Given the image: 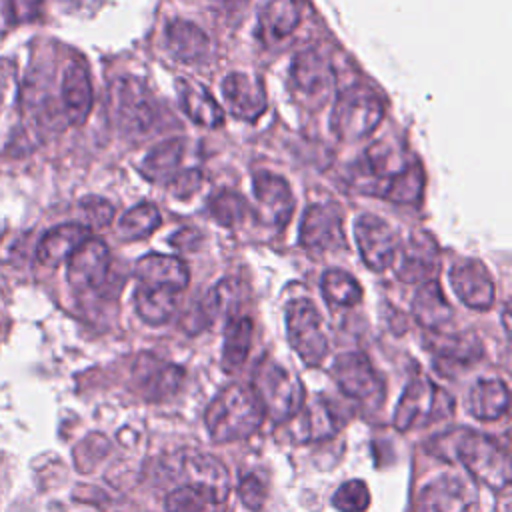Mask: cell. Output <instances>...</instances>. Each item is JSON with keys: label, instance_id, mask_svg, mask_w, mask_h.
<instances>
[{"label": "cell", "instance_id": "cell-10", "mask_svg": "<svg viewBox=\"0 0 512 512\" xmlns=\"http://www.w3.org/2000/svg\"><path fill=\"white\" fill-rule=\"evenodd\" d=\"M354 240L362 262L374 270L384 272L392 266L400 240L390 224L376 214H362L354 222Z\"/></svg>", "mask_w": 512, "mask_h": 512}, {"label": "cell", "instance_id": "cell-42", "mask_svg": "<svg viewBox=\"0 0 512 512\" xmlns=\"http://www.w3.org/2000/svg\"><path fill=\"white\" fill-rule=\"evenodd\" d=\"M8 18L14 24H26L38 18L42 0H8Z\"/></svg>", "mask_w": 512, "mask_h": 512}, {"label": "cell", "instance_id": "cell-6", "mask_svg": "<svg viewBox=\"0 0 512 512\" xmlns=\"http://www.w3.org/2000/svg\"><path fill=\"white\" fill-rule=\"evenodd\" d=\"M284 318L292 350L306 366H318L328 354V340L318 308L306 298H296L286 306Z\"/></svg>", "mask_w": 512, "mask_h": 512}, {"label": "cell", "instance_id": "cell-25", "mask_svg": "<svg viewBox=\"0 0 512 512\" xmlns=\"http://www.w3.org/2000/svg\"><path fill=\"white\" fill-rule=\"evenodd\" d=\"M164 36L170 54L184 64H196L208 54V36L194 22L176 18L166 26Z\"/></svg>", "mask_w": 512, "mask_h": 512}, {"label": "cell", "instance_id": "cell-41", "mask_svg": "<svg viewBox=\"0 0 512 512\" xmlns=\"http://www.w3.org/2000/svg\"><path fill=\"white\" fill-rule=\"evenodd\" d=\"M238 496L248 510L258 512L266 502V484L256 474H246L238 482Z\"/></svg>", "mask_w": 512, "mask_h": 512}, {"label": "cell", "instance_id": "cell-11", "mask_svg": "<svg viewBox=\"0 0 512 512\" xmlns=\"http://www.w3.org/2000/svg\"><path fill=\"white\" fill-rule=\"evenodd\" d=\"M300 244L312 254H328L346 246L342 216L332 204H312L300 222Z\"/></svg>", "mask_w": 512, "mask_h": 512}, {"label": "cell", "instance_id": "cell-13", "mask_svg": "<svg viewBox=\"0 0 512 512\" xmlns=\"http://www.w3.org/2000/svg\"><path fill=\"white\" fill-rule=\"evenodd\" d=\"M290 84L304 100L316 102V106H322V102L334 90L336 74L330 60L322 56L318 50L310 48L300 52L292 60Z\"/></svg>", "mask_w": 512, "mask_h": 512}, {"label": "cell", "instance_id": "cell-26", "mask_svg": "<svg viewBox=\"0 0 512 512\" xmlns=\"http://www.w3.org/2000/svg\"><path fill=\"white\" fill-rule=\"evenodd\" d=\"M240 296H242V284L236 278H222L220 282H216L206 296L202 298L200 306H198V316L202 320V326H210L218 320H224V324L228 320H232L234 316H238V308H240Z\"/></svg>", "mask_w": 512, "mask_h": 512}, {"label": "cell", "instance_id": "cell-5", "mask_svg": "<svg viewBox=\"0 0 512 512\" xmlns=\"http://www.w3.org/2000/svg\"><path fill=\"white\" fill-rule=\"evenodd\" d=\"M454 412L452 396L428 380L426 376H414L396 406L394 428L408 432L410 428H422L432 422L444 420Z\"/></svg>", "mask_w": 512, "mask_h": 512}, {"label": "cell", "instance_id": "cell-45", "mask_svg": "<svg viewBox=\"0 0 512 512\" xmlns=\"http://www.w3.org/2000/svg\"><path fill=\"white\" fill-rule=\"evenodd\" d=\"M172 246H176L178 250H196L202 244V234L196 228H182L178 232H174L168 240Z\"/></svg>", "mask_w": 512, "mask_h": 512}, {"label": "cell", "instance_id": "cell-34", "mask_svg": "<svg viewBox=\"0 0 512 512\" xmlns=\"http://www.w3.org/2000/svg\"><path fill=\"white\" fill-rule=\"evenodd\" d=\"M320 288L326 302H330L332 306L350 308L362 300V286L358 284V280L340 268L326 270L322 274Z\"/></svg>", "mask_w": 512, "mask_h": 512}, {"label": "cell", "instance_id": "cell-19", "mask_svg": "<svg viewBox=\"0 0 512 512\" xmlns=\"http://www.w3.org/2000/svg\"><path fill=\"white\" fill-rule=\"evenodd\" d=\"M60 96H62V108H64L66 120L74 126L84 124L92 110L94 94H92V82H90L88 70L80 62H70L66 66L62 74Z\"/></svg>", "mask_w": 512, "mask_h": 512}, {"label": "cell", "instance_id": "cell-28", "mask_svg": "<svg viewBox=\"0 0 512 512\" xmlns=\"http://www.w3.org/2000/svg\"><path fill=\"white\" fill-rule=\"evenodd\" d=\"M176 304H178V292L172 288L138 284L134 290L136 312L150 326L166 324L174 316Z\"/></svg>", "mask_w": 512, "mask_h": 512}, {"label": "cell", "instance_id": "cell-39", "mask_svg": "<svg viewBox=\"0 0 512 512\" xmlns=\"http://www.w3.org/2000/svg\"><path fill=\"white\" fill-rule=\"evenodd\" d=\"M206 506L208 502L204 496L186 484L172 490L164 502L166 512H204Z\"/></svg>", "mask_w": 512, "mask_h": 512}, {"label": "cell", "instance_id": "cell-9", "mask_svg": "<svg viewBox=\"0 0 512 512\" xmlns=\"http://www.w3.org/2000/svg\"><path fill=\"white\" fill-rule=\"evenodd\" d=\"M252 192L256 198L258 222L276 232L284 230L294 210V198L288 182L278 174L260 170L252 178Z\"/></svg>", "mask_w": 512, "mask_h": 512}, {"label": "cell", "instance_id": "cell-23", "mask_svg": "<svg viewBox=\"0 0 512 512\" xmlns=\"http://www.w3.org/2000/svg\"><path fill=\"white\" fill-rule=\"evenodd\" d=\"M86 238H90L88 226L78 222L58 224L42 236L36 248V258L44 266H58L68 260Z\"/></svg>", "mask_w": 512, "mask_h": 512}, {"label": "cell", "instance_id": "cell-4", "mask_svg": "<svg viewBox=\"0 0 512 512\" xmlns=\"http://www.w3.org/2000/svg\"><path fill=\"white\" fill-rule=\"evenodd\" d=\"M384 118V102L370 86L354 84L338 92L330 116V128L344 142L370 136Z\"/></svg>", "mask_w": 512, "mask_h": 512}, {"label": "cell", "instance_id": "cell-7", "mask_svg": "<svg viewBox=\"0 0 512 512\" xmlns=\"http://www.w3.org/2000/svg\"><path fill=\"white\" fill-rule=\"evenodd\" d=\"M114 118L128 138L146 136L156 122V102L140 78L126 76L114 86Z\"/></svg>", "mask_w": 512, "mask_h": 512}, {"label": "cell", "instance_id": "cell-14", "mask_svg": "<svg viewBox=\"0 0 512 512\" xmlns=\"http://www.w3.org/2000/svg\"><path fill=\"white\" fill-rule=\"evenodd\" d=\"M396 276L406 284H422L434 278L438 270V246L426 232H412L398 244L392 260Z\"/></svg>", "mask_w": 512, "mask_h": 512}, {"label": "cell", "instance_id": "cell-2", "mask_svg": "<svg viewBox=\"0 0 512 512\" xmlns=\"http://www.w3.org/2000/svg\"><path fill=\"white\" fill-rule=\"evenodd\" d=\"M264 412L248 386L230 384L206 408L204 426L216 444L236 442L254 434L262 424Z\"/></svg>", "mask_w": 512, "mask_h": 512}, {"label": "cell", "instance_id": "cell-24", "mask_svg": "<svg viewBox=\"0 0 512 512\" xmlns=\"http://www.w3.org/2000/svg\"><path fill=\"white\" fill-rule=\"evenodd\" d=\"M412 314L416 322L434 332H444L448 322L452 320V306L446 300L440 284L432 278L428 282H422L412 298Z\"/></svg>", "mask_w": 512, "mask_h": 512}, {"label": "cell", "instance_id": "cell-33", "mask_svg": "<svg viewBox=\"0 0 512 512\" xmlns=\"http://www.w3.org/2000/svg\"><path fill=\"white\" fill-rule=\"evenodd\" d=\"M424 192V170L418 162H408L386 182L382 196L396 204H416Z\"/></svg>", "mask_w": 512, "mask_h": 512}, {"label": "cell", "instance_id": "cell-16", "mask_svg": "<svg viewBox=\"0 0 512 512\" xmlns=\"http://www.w3.org/2000/svg\"><path fill=\"white\" fill-rule=\"evenodd\" d=\"M332 378L338 388L356 400H374L382 396V384L362 352H344L332 364Z\"/></svg>", "mask_w": 512, "mask_h": 512}, {"label": "cell", "instance_id": "cell-15", "mask_svg": "<svg viewBox=\"0 0 512 512\" xmlns=\"http://www.w3.org/2000/svg\"><path fill=\"white\" fill-rule=\"evenodd\" d=\"M450 286L458 300L472 310H488L494 304V280L484 262L466 258L452 264Z\"/></svg>", "mask_w": 512, "mask_h": 512}, {"label": "cell", "instance_id": "cell-3", "mask_svg": "<svg viewBox=\"0 0 512 512\" xmlns=\"http://www.w3.org/2000/svg\"><path fill=\"white\" fill-rule=\"evenodd\" d=\"M252 394L264 416L274 422H286L304 408V388L300 378L282 364L264 358L252 374Z\"/></svg>", "mask_w": 512, "mask_h": 512}, {"label": "cell", "instance_id": "cell-17", "mask_svg": "<svg viewBox=\"0 0 512 512\" xmlns=\"http://www.w3.org/2000/svg\"><path fill=\"white\" fill-rule=\"evenodd\" d=\"M222 98L232 116L238 120L254 122L268 106L264 84L248 72H230L222 80Z\"/></svg>", "mask_w": 512, "mask_h": 512}, {"label": "cell", "instance_id": "cell-21", "mask_svg": "<svg viewBox=\"0 0 512 512\" xmlns=\"http://www.w3.org/2000/svg\"><path fill=\"white\" fill-rule=\"evenodd\" d=\"M176 92L180 100V108L184 114L198 126L218 128L224 124V110L214 100V96L198 82L180 78L176 82Z\"/></svg>", "mask_w": 512, "mask_h": 512}, {"label": "cell", "instance_id": "cell-22", "mask_svg": "<svg viewBox=\"0 0 512 512\" xmlns=\"http://www.w3.org/2000/svg\"><path fill=\"white\" fill-rule=\"evenodd\" d=\"M470 494L454 476H442L426 484L418 496V512H468Z\"/></svg>", "mask_w": 512, "mask_h": 512}, {"label": "cell", "instance_id": "cell-40", "mask_svg": "<svg viewBox=\"0 0 512 512\" xmlns=\"http://www.w3.org/2000/svg\"><path fill=\"white\" fill-rule=\"evenodd\" d=\"M80 208L92 228H106L112 224L114 206L100 196H86L80 200Z\"/></svg>", "mask_w": 512, "mask_h": 512}, {"label": "cell", "instance_id": "cell-32", "mask_svg": "<svg viewBox=\"0 0 512 512\" xmlns=\"http://www.w3.org/2000/svg\"><path fill=\"white\" fill-rule=\"evenodd\" d=\"M254 324L248 316H234L224 324V344H222V368L234 372L240 368L252 346Z\"/></svg>", "mask_w": 512, "mask_h": 512}, {"label": "cell", "instance_id": "cell-37", "mask_svg": "<svg viewBox=\"0 0 512 512\" xmlns=\"http://www.w3.org/2000/svg\"><path fill=\"white\" fill-rule=\"evenodd\" d=\"M208 210L212 214V218L226 228H234L238 226L246 214H248V204L246 200L232 190H222L218 194H214L208 202Z\"/></svg>", "mask_w": 512, "mask_h": 512}, {"label": "cell", "instance_id": "cell-27", "mask_svg": "<svg viewBox=\"0 0 512 512\" xmlns=\"http://www.w3.org/2000/svg\"><path fill=\"white\" fill-rule=\"evenodd\" d=\"M302 0H268L258 14V32L264 40L288 38L302 20Z\"/></svg>", "mask_w": 512, "mask_h": 512}, {"label": "cell", "instance_id": "cell-8", "mask_svg": "<svg viewBox=\"0 0 512 512\" xmlns=\"http://www.w3.org/2000/svg\"><path fill=\"white\" fill-rule=\"evenodd\" d=\"M178 464L186 486L200 492L208 504H220L226 500L230 492V476L216 456L184 450L178 454Z\"/></svg>", "mask_w": 512, "mask_h": 512}, {"label": "cell", "instance_id": "cell-35", "mask_svg": "<svg viewBox=\"0 0 512 512\" xmlns=\"http://www.w3.org/2000/svg\"><path fill=\"white\" fill-rule=\"evenodd\" d=\"M160 222L162 218L154 204L138 202L120 216L118 234L122 240H140L144 236H150L160 226Z\"/></svg>", "mask_w": 512, "mask_h": 512}, {"label": "cell", "instance_id": "cell-30", "mask_svg": "<svg viewBox=\"0 0 512 512\" xmlns=\"http://www.w3.org/2000/svg\"><path fill=\"white\" fill-rule=\"evenodd\" d=\"M344 416L338 412L336 404H332L328 398H316L312 400L302 414L300 430L304 442H318L332 438L342 426Z\"/></svg>", "mask_w": 512, "mask_h": 512}, {"label": "cell", "instance_id": "cell-12", "mask_svg": "<svg viewBox=\"0 0 512 512\" xmlns=\"http://www.w3.org/2000/svg\"><path fill=\"white\" fill-rule=\"evenodd\" d=\"M68 280L76 290L104 292L110 280V250L100 238H86L66 260Z\"/></svg>", "mask_w": 512, "mask_h": 512}, {"label": "cell", "instance_id": "cell-43", "mask_svg": "<svg viewBox=\"0 0 512 512\" xmlns=\"http://www.w3.org/2000/svg\"><path fill=\"white\" fill-rule=\"evenodd\" d=\"M200 172L198 170H186L182 174H176L168 186H170V192L178 198H188L192 196L198 188H200Z\"/></svg>", "mask_w": 512, "mask_h": 512}, {"label": "cell", "instance_id": "cell-1", "mask_svg": "<svg viewBox=\"0 0 512 512\" xmlns=\"http://www.w3.org/2000/svg\"><path fill=\"white\" fill-rule=\"evenodd\" d=\"M430 452L444 460L460 462L476 482L492 490H502L510 482L506 450L480 432L468 428L446 432L430 442Z\"/></svg>", "mask_w": 512, "mask_h": 512}, {"label": "cell", "instance_id": "cell-20", "mask_svg": "<svg viewBox=\"0 0 512 512\" xmlns=\"http://www.w3.org/2000/svg\"><path fill=\"white\" fill-rule=\"evenodd\" d=\"M134 276L138 284H150V286H166L176 290L178 294L188 286L190 272L188 266L170 254H146L136 262Z\"/></svg>", "mask_w": 512, "mask_h": 512}, {"label": "cell", "instance_id": "cell-29", "mask_svg": "<svg viewBox=\"0 0 512 512\" xmlns=\"http://www.w3.org/2000/svg\"><path fill=\"white\" fill-rule=\"evenodd\" d=\"M508 386L498 378L478 380L468 394V412L478 420H498L508 412Z\"/></svg>", "mask_w": 512, "mask_h": 512}, {"label": "cell", "instance_id": "cell-36", "mask_svg": "<svg viewBox=\"0 0 512 512\" xmlns=\"http://www.w3.org/2000/svg\"><path fill=\"white\" fill-rule=\"evenodd\" d=\"M438 336L434 340V352L442 356L446 362H458V364H468L474 362L482 354V346L472 334H442L434 332Z\"/></svg>", "mask_w": 512, "mask_h": 512}, {"label": "cell", "instance_id": "cell-38", "mask_svg": "<svg viewBox=\"0 0 512 512\" xmlns=\"http://www.w3.org/2000/svg\"><path fill=\"white\" fill-rule=\"evenodd\" d=\"M332 506L338 512H364L370 506V490L358 478L348 480L334 492Z\"/></svg>", "mask_w": 512, "mask_h": 512}, {"label": "cell", "instance_id": "cell-44", "mask_svg": "<svg viewBox=\"0 0 512 512\" xmlns=\"http://www.w3.org/2000/svg\"><path fill=\"white\" fill-rule=\"evenodd\" d=\"M16 84V66L8 58H0V110L4 108L12 88Z\"/></svg>", "mask_w": 512, "mask_h": 512}, {"label": "cell", "instance_id": "cell-18", "mask_svg": "<svg viewBox=\"0 0 512 512\" xmlns=\"http://www.w3.org/2000/svg\"><path fill=\"white\" fill-rule=\"evenodd\" d=\"M132 374L138 392L148 400H162L172 396L184 378L180 366L170 364L154 354H140Z\"/></svg>", "mask_w": 512, "mask_h": 512}, {"label": "cell", "instance_id": "cell-31", "mask_svg": "<svg viewBox=\"0 0 512 512\" xmlns=\"http://www.w3.org/2000/svg\"><path fill=\"white\" fill-rule=\"evenodd\" d=\"M184 156V140L182 138H168L158 142L142 160L140 172L146 180L154 184L170 182L180 168Z\"/></svg>", "mask_w": 512, "mask_h": 512}]
</instances>
